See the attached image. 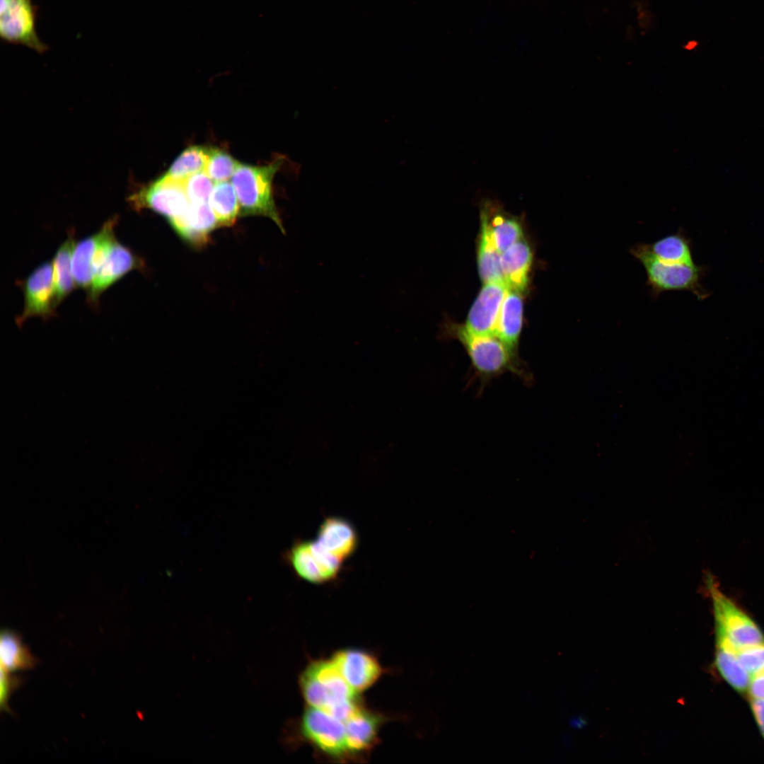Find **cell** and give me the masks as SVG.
<instances>
[{
  "mask_svg": "<svg viewBox=\"0 0 764 764\" xmlns=\"http://www.w3.org/2000/svg\"><path fill=\"white\" fill-rule=\"evenodd\" d=\"M239 164L227 152L216 148H210L204 171L214 182L226 181L233 175Z\"/></svg>",
  "mask_w": 764,
  "mask_h": 764,
  "instance_id": "27",
  "label": "cell"
},
{
  "mask_svg": "<svg viewBox=\"0 0 764 764\" xmlns=\"http://www.w3.org/2000/svg\"><path fill=\"white\" fill-rule=\"evenodd\" d=\"M36 10L31 0H1L0 36L2 40L26 46L42 53L47 46L35 28Z\"/></svg>",
  "mask_w": 764,
  "mask_h": 764,
  "instance_id": "6",
  "label": "cell"
},
{
  "mask_svg": "<svg viewBox=\"0 0 764 764\" xmlns=\"http://www.w3.org/2000/svg\"><path fill=\"white\" fill-rule=\"evenodd\" d=\"M522 326L521 294L508 288L500 309L496 336L517 354Z\"/></svg>",
  "mask_w": 764,
  "mask_h": 764,
  "instance_id": "18",
  "label": "cell"
},
{
  "mask_svg": "<svg viewBox=\"0 0 764 764\" xmlns=\"http://www.w3.org/2000/svg\"><path fill=\"white\" fill-rule=\"evenodd\" d=\"M0 662L1 668L14 673L33 669L38 660L18 633L4 629L0 635Z\"/></svg>",
  "mask_w": 764,
  "mask_h": 764,
  "instance_id": "20",
  "label": "cell"
},
{
  "mask_svg": "<svg viewBox=\"0 0 764 764\" xmlns=\"http://www.w3.org/2000/svg\"><path fill=\"white\" fill-rule=\"evenodd\" d=\"M739 660L750 676L764 669V644L741 649Z\"/></svg>",
  "mask_w": 764,
  "mask_h": 764,
  "instance_id": "30",
  "label": "cell"
},
{
  "mask_svg": "<svg viewBox=\"0 0 764 764\" xmlns=\"http://www.w3.org/2000/svg\"><path fill=\"white\" fill-rule=\"evenodd\" d=\"M331 659L356 693L371 686L381 673V668L377 660L364 651L341 650L336 652Z\"/></svg>",
  "mask_w": 764,
  "mask_h": 764,
  "instance_id": "12",
  "label": "cell"
},
{
  "mask_svg": "<svg viewBox=\"0 0 764 764\" xmlns=\"http://www.w3.org/2000/svg\"><path fill=\"white\" fill-rule=\"evenodd\" d=\"M115 219L106 221L95 234L76 243L71 258V272L76 286L88 292L93 279L98 252L106 238L114 231Z\"/></svg>",
  "mask_w": 764,
  "mask_h": 764,
  "instance_id": "13",
  "label": "cell"
},
{
  "mask_svg": "<svg viewBox=\"0 0 764 764\" xmlns=\"http://www.w3.org/2000/svg\"><path fill=\"white\" fill-rule=\"evenodd\" d=\"M213 182L204 171L197 173L183 180V187L189 201L191 203L207 202L214 187Z\"/></svg>",
  "mask_w": 764,
  "mask_h": 764,
  "instance_id": "28",
  "label": "cell"
},
{
  "mask_svg": "<svg viewBox=\"0 0 764 764\" xmlns=\"http://www.w3.org/2000/svg\"><path fill=\"white\" fill-rule=\"evenodd\" d=\"M738 652L717 646L716 664L722 677L738 691L746 690L751 676L741 664Z\"/></svg>",
  "mask_w": 764,
  "mask_h": 764,
  "instance_id": "25",
  "label": "cell"
},
{
  "mask_svg": "<svg viewBox=\"0 0 764 764\" xmlns=\"http://www.w3.org/2000/svg\"><path fill=\"white\" fill-rule=\"evenodd\" d=\"M480 214L488 223L494 244L499 253L523 238L521 221L505 213L497 202L483 201Z\"/></svg>",
  "mask_w": 764,
  "mask_h": 764,
  "instance_id": "16",
  "label": "cell"
},
{
  "mask_svg": "<svg viewBox=\"0 0 764 764\" xmlns=\"http://www.w3.org/2000/svg\"><path fill=\"white\" fill-rule=\"evenodd\" d=\"M287 560L296 574L312 584H324L334 580L343 562L323 548L315 540L299 541L287 554Z\"/></svg>",
  "mask_w": 764,
  "mask_h": 764,
  "instance_id": "7",
  "label": "cell"
},
{
  "mask_svg": "<svg viewBox=\"0 0 764 764\" xmlns=\"http://www.w3.org/2000/svg\"><path fill=\"white\" fill-rule=\"evenodd\" d=\"M705 589L712 601L715 627L727 635L740 651L764 644L762 631L736 602L723 592L712 574L705 578Z\"/></svg>",
  "mask_w": 764,
  "mask_h": 764,
  "instance_id": "4",
  "label": "cell"
},
{
  "mask_svg": "<svg viewBox=\"0 0 764 764\" xmlns=\"http://www.w3.org/2000/svg\"><path fill=\"white\" fill-rule=\"evenodd\" d=\"M653 256L668 264H693L690 241L684 232L666 236L652 243H648Z\"/></svg>",
  "mask_w": 764,
  "mask_h": 764,
  "instance_id": "23",
  "label": "cell"
},
{
  "mask_svg": "<svg viewBox=\"0 0 764 764\" xmlns=\"http://www.w3.org/2000/svg\"><path fill=\"white\" fill-rule=\"evenodd\" d=\"M480 223L478 265L481 279L485 283L504 281L501 267V253L494 244L488 223L482 214Z\"/></svg>",
  "mask_w": 764,
  "mask_h": 764,
  "instance_id": "22",
  "label": "cell"
},
{
  "mask_svg": "<svg viewBox=\"0 0 764 764\" xmlns=\"http://www.w3.org/2000/svg\"><path fill=\"white\" fill-rule=\"evenodd\" d=\"M751 707L760 729L764 736V699H753Z\"/></svg>",
  "mask_w": 764,
  "mask_h": 764,
  "instance_id": "32",
  "label": "cell"
},
{
  "mask_svg": "<svg viewBox=\"0 0 764 764\" xmlns=\"http://www.w3.org/2000/svg\"><path fill=\"white\" fill-rule=\"evenodd\" d=\"M169 223L181 238L197 246L207 243L210 233L218 226L216 216L207 202H192L182 215Z\"/></svg>",
  "mask_w": 764,
  "mask_h": 764,
  "instance_id": "14",
  "label": "cell"
},
{
  "mask_svg": "<svg viewBox=\"0 0 764 764\" xmlns=\"http://www.w3.org/2000/svg\"><path fill=\"white\" fill-rule=\"evenodd\" d=\"M316 541L325 550L344 562L357 549L358 538L351 523L340 517H329L318 528Z\"/></svg>",
  "mask_w": 764,
  "mask_h": 764,
  "instance_id": "15",
  "label": "cell"
},
{
  "mask_svg": "<svg viewBox=\"0 0 764 764\" xmlns=\"http://www.w3.org/2000/svg\"><path fill=\"white\" fill-rule=\"evenodd\" d=\"M23 683V678L0 667V710L8 713L11 710L8 700L11 694Z\"/></svg>",
  "mask_w": 764,
  "mask_h": 764,
  "instance_id": "29",
  "label": "cell"
},
{
  "mask_svg": "<svg viewBox=\"0 0 764 764\" xmlns=\"http://www.w3.org/2000/svg\"><path fill=\"white\" fill-rule=\"evenodd\" d=\"M532 259L531 248L523 238L502 253L501 267L509 289L521 293L526 290Z\"/></svg>",
  "mask_w": 764,
  "mask_h": 764,
  "instance_id": "17",
  "label": "cell"
},
{
  "mask_svg": "<svg viewBox=\"0 0 764 764\" xmlns=\"http://www.w3.org/2000/svg\"><path fill=\"white\" fill-rule=\"evenodd\" d=\"M692 42H689V43H688V44L687 45V46H686V47H687V48H688V49H693V48L694 47H695V45H692Z\"/></svg>",
  "mask_w": 764,
  "mask_h": 764,
  "instance_id": "33",
  "label": "cell"
},
{
  "mask_svg": "<svg viewBox=\"0 0 764 764\" xmlns=\"http://www.w3.org/2000/svg\"><path fill=\"white\" fill-rule=\"evenodd\" d=\"M75 244L74 232L71 231L58 248L52 260L57 307L76 287L71 272V258Z\"/></svg>",
  "mask_w": 764,
  "mask_h": 764,
  "instance_id": "21",
  "label": "cell"
},
{
  "mask_svg": "<svg viewBox=\"0 0 764 764\" xmlns=\"http://www.w3.org/2000/svg\"><path fill=\"white\" fill-rule=\"evenodd\" d=\"M129 201L135 209H151L168 221L182 215L190 204L183 180H175L166 174L134 193Z\"/></svg>",
  "mask_w": 764,
  "mask_h": 764,
  "instance_id": "8",
  "label": "cell"
},
{
  "mask_svg": "<svg viewBox=\"0 0 764 764\" xmlns=\"http://www.w3.org/2000/svg\"><path fill=\"white\" fill-rule=\"evenodd\" d=\"M209 205L218 226H231L240 212L239 203L233 186L227 181L216 183L210 195Z\"/></svg>",
  "mask_w": 764,
  "mask_h": 764,
  "instance_id": "24",
  "label": "cell"
},
{
  "mask_svg": "<svg viewBox=\"0 0 764 764\" xmlns=\"http://www.w3.org/2000/svg\"><path fill=\"white\" fill-rule=\"evenodd\" d=\"M446 335L458 340L470 361L471 376L468 384L479 381V394L494 378L511 373L526 384L533 381L526 364L497 336L482 335L469 331L465 325L450 323Z\"/></svg>",
  "mask_w": 764,
  "mask_h": 764,
  "instance_id": "1",
  "label": "cell"
},
{
  "mask_svg": "<svg viewBox=\"0 0 764 764\" xmlns=\"http://www.w3.org/2000/svg\"><path fill=\"white\" fill-rule=\"evenodd\" d=\"M630 253L644 269L646 284L651 295L656 298L666 291H688L699 300L708 296L702 286L701 279L705 272L704 267L693 264H668L655 258L648 243H637L630 248Z\"/></svg>",
  "mask_w": 764,
  "mask_h": 764,
  "instance_id": "3",
  "label": "cell"
},
{
  "mask_svg": "<svg viewBox=\"0 0 764 764\" xmlns=\"http://www.w3.org/2000/svg\"><path fill=\"white\" fill-rule=\"evenodd\" d=\"M748 689L753 699H764V669L751 676Z\"/></svg>",
  "mask_w": 764,
  "mask_h": 764,
  "instance_id": "31",
  "label": "cell"
},
{
  "mask_svg": "<svg viewBox=\"0 0 764 764\" xmlns=\"http://www.w3.org/2000/svg\"><path fill=\"white\" fill-rule=\"evenodd\" d=\"M507 289L504 281L485 283L469 311L465 327L475 334L496 336L499 312Z\"/></svg>",
  "mask_w": 764,
  "mask_h": 764,
  "instance_id": "11",
  "label": "cell"
},
{
  "mask_svg": "<svg viewBox=\"0 0 764 764\" xmlns=\"http://www.w3.org/2000/svg\"><path fill=\"white\" fill-rule=\"evenodd\" d=\"M380 722L378 715L359 707L345 722L349 754L361 753L372 746Z\"/></svg>",
  "mask_w": 764,
  "mask_h": 764,
  "instance_id": "19",
  "label": "cell"
},
{
  "mask_svg": "<svg viewBox=\"0 0 764 764\" xmlns=\"http://www.w3.org/2000/svg\"><path fill=\"white\" fill-rule=\"evenodd\" d=\"M301 736L323 753L335 758L349 755L344 722L308 706L287 736Z\"/></svg>",
  "mask_w": 764,
  "mask_h": 764,
  "instance_id": "5",
  "label": "cell"
},
{
  "mask_svg": "<svg viewBox=\"0 0 764 764\" xmlns=\"http://www.w3.org/2000/svg\"><path fill=\"white\" fill-rule=\"evenodd\" d=\"M282 163V158H277L265 166L239 164L233 175L232 184L241 216L268 217L284 231L272 192L273 178Z\"/></svg>",
  "mask_w": 764,
  "mask_h": 764,
  "instance_id": "2",
  "label": "cell"
},
{
  "mask_svg": "<svg viewBox=\"0 0 764 764\" xmlns=\"http://www.w3.org/2000/svg\"><path fill=\"white\" fill-rule=\"evenodd\" d=\"M144 266L142 260L115 237L106 247L94 272L87 301L97 306L100 295L110 286L133 270Z\"/></svg>",
  "mask_w": 764,
  "mask_h": 764,
  "instance_id": "9",
  "label": "cell"
},
{
  "mask_svg": "<svg viewBox=\"0 0 764 764\" xmlns=\"http://www.w3.org/2000/svg\"><path fill=\"white\" fill-rule=\"evenodd\" d=\"M208 150L199 146L188 147L176 158L166 175L177 180H183L193 174L204 171Z\"/></svg>",
  "mask_w": 764,
  "mask_h": 764,
  "instance_id": "26",
  "label": "cell"
},
{
  "mask_svg": "<svg viewBox=\"0 0 764 764\" xmlns=\"http://www.w3.org/2000/svg\"><path fill=\"white\" fill-rule=\"evenodd\" d=\"M24 307L21 315L16 318L18 325L28 318L39 316L46 320L55 315V293L52 262L48 261L37 267L22 282Z\"/></svg>",
  "mask_w": 764,
  "mask_h": 764,
  "instance_id": "10",
  "label": "cell"
}]
</instances>
